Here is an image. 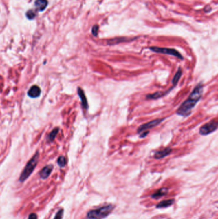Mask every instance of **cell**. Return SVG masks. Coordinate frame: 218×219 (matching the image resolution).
Listing matches in <instances>:
<instances>
[{"label": "cell", "instance_id": "cell-1", "mask_svg": "<svg viewBox=\"0 0 218 219\" xmlns=\"http://www.w3.org/2000/svg\"><path fill=\"white\" fill-rule=\"evenodd\" d=\"M203 91V85L199 83L190 94L188 98L185 101H184L180 107L177 109V114L181 116H188L191 114L192 110L201 98Z\"/></svg>", "mask_w": 218, "mask_h": 219}, {"label": "cell", "instance_id": "cell-2", "mask_svg": "<svg viewBox=\"0 0 218 219\" xmlns=\"http://www.w3.org/2000/svg\"><path fill=\"white\" fill-rule=\"evenodd\" d=\"M39 153L36 152V153L34 154L28 162L27 163L26 167H24L23 172L21 173L19 178V181L21 182H23L26 180V179L29 177L31 175V174L33 172L34 170L35 167L37 165V163L39 162Z\"/></svg>", "mask_w": 218, "mask_h": 219}, {"label": "cell", "instance_id": "cell-3", "mask_svg": "<svg viewBox=\"0 0 218 219\" xmlns=\"http://www.w3.org/2000/svg\"><path fill=\"white\" fill-rule=\"evenodd\" d=\"M113 206L111 205H107L106 206L90 211L88 213L87 217L89 219H102L106 217L111 211L113 210Z\"/></svg>", "mask_w": 218, "mask_h": 219}, {"label": "cell", "instance_id": "cell-4", "mask_svg": "<svg viewBox=\"0 0 218 219\" xmlns=\"http://www.w3.org/2000/svg\"><path fill=\"white\" fill-rule=\"evenodd\" d=\"M150 50H151L153 52L157 53H161V54H168V55L174 56L175 57H177L178 59L180 60H184V57L182 56L179 51H177L175 49L172 48H159V47H150Z\"/></svg>", "mask_w": 218, "mask_h": 219}, {"label": "cell", "instance_id": "cell-5", "mask_svg": "<svg viewBox=\"0 0 218 219\" xmlns=\"http://www.w3.org/2000/svg\"><path fill=\"white\" fill-rule=\"evenodd\" d=\"M217 129V121L216 119L212 120L209 123L204 124L199 129V133L201 135L206 136L213 133Z\"/></svg>", "mask_w": 218, "mask_h": 219}, {"label": "cell", "instance_id": "cell-6", "mask_svg": "<svg viewBox=\"0 0 218 219\" xmlns=\"http://www.w3.org/2000/svg\"><path fill=\"white\" fill-rule=\"evenodd\" d=\"M163 121L164 119H162V118H158V119L153 120L152 121L149 122V123H147L146 124H142V125H141L139 127H138V133H141L143 132H145V131L148 130L149 129L153 128V127H154L156 126L159 125V124Z\"/></svg>", "mask_w": 218, "mask_h": 219}, {"label": "cell", "instance_id": "cell-7", "mask_svg": "<svg viewBox=\"0 0 218 219\" xmlns=\"http://www.w3.org/2000/svg\"><path fill=\"white\" fill-rule=\"evenodd\" d=\"M175 87V86H173L172 87H171L170 89H169L168 90H166V91H159V92H155L153 93L152 94H149L148 96H146V98L149 99H159L160 98V97H163L164 96L166 95V94H168L169 92H170V91L172 90L173 88Z\"/></svg>", "mask_w": 218, "mask_h": 219}, {"label": "cell", "instance_id": "cell-8", "mask_svg": "<svg viewBox=\"0 0 218 219\" xmlns=\"http://www.w3.org/2000/svg\"><path fill=\"white\" fill-rule=\"evenodd\" d=\"M41 89L37 85H33L29 89L28 92V95L32 98H36L41 96Z\"/></svg>", "mask_w": 218, "mask_h": 219}, {"label": "cell", "instance_id": "cell-9", "mask_svg": "<svg viewBox=\"0 0 218 219\" xmlns=\"http://www.w3.org/2000/svg\"><path fill=\"white\" fill-rule=\"evenodd\" d=\"M53 165H48L44 167V168L41 170V172H40L39 174H40V176H41V178L44 179L47 178L51 174L52 170H53Z\"/></svg>", "mask_w": 218, "mask_h": 219}, {"label": "cell", "instance_id": "cell-10", "mask_svg": "<svg viewBox=\"0 0 218 219\" xmlns=\"http://www.w3.org/2000/svg\"><path fill=\"white\" fill-rule=\"evenodd\" d=\"M78 94L79 97H80V99H81L82 106L83 107L84 109L88 110V101H87V97H86L84 91L81 88L78 87Z\"/></svg>", "mask_w": 218, "mask_h": 219}, {"label": "cell", "instance_id": "cell-11", "mask_svg": "<svg viewBox=\"0 0 218 219\" xmlns=\"http://www.w3.org/2000/svg\"><path fill=\"white\" fill-rule=\"evenodd\" d=\"M171 151H172V149H171V148H165L164 149L156 152L154 154V158H156V159H161V158L168 156V155L171 153Z\"/></svg>", "mask_w": 218, "mask_h": 219}, {"label": "cell", "instance_id": "cell-12", "mask_svg": "<svg viewBox=\"0 0 218 219\" xmlns=\"http://www.w3.org/2000/svg\"><path fill=\"white\" fill-rule=\"evenodd\" d=\"M47 0H36L35 6L36 10L39 12L44 11L47 6Z\"/></svg>", "mask_w": 218, "mask_h": 219}, {"label": "cell", "instance_id": "cell-13", "mask_svg": "<svg viewBox=\"0 0 218 219\" xmlns=\"http://www.w3.org/2000/svg\"><path fill=\"white\" fill-rule=\"evenodd\" d=\"M132 41V39H128L125 37H121V38H115L113 39H111L107 41V44L109 45H115L116 44H119L120 42H126V41Z\"/></svg>", "mask_w": 218, "mask_h": 219}, {"label": "cell", "instance_id": "cell-14", "mask_svg": "<svg viewBox=\"0 0 218 219\" xmlns=\"http://www.w3.org/2000/svg\"><path fill=\"white\" fill-rule=\"evenodd\" d=\"M182 69H181V68H179L175 74V75L174 76L173 79L172 80V84L173 86L175 87L177 86V85L178 83V82H179L180 78H181V76H182Z\"/></svg>", "mask_w": 218, "mask_h": 219}, {"label": "cell", "instance_id": "cell-15", "mask_svg": "<svg viewBox=\"0 0 218 219\" xmlns=\"http://www.w3.org/2000/svg\"><path fill=\"white\" fill-rule=\"evenodd\" d=\"M174 202V200L173 199H169L166 200H163L161 202H159L158 205H157V208H166V207H168L171 206V205H173Z\"/></svg>", "mask_w": 218, "mask_h": 219}, {"label": "cell", "instance_id": "cell-16", "mask_svg": "<svg viewBox=\"0 0 218 219\" xmlns=\"http://www.w3.org/2000/svg\"><path fill=\"white\" fill-rule=\"evenodd\" d=\"M168 193V189L166 188H161L160 190H159L157 191H156L155 193L152 195L153 198H159L161 196H163L166 194Z\"/></svg>", "mask_w": 218, "mask_h": 219}, {"label": "cell", "instance_id": "cell-17", "mask_svg": "<svg viewBox=\"0 0 218 219\" xmlns=\"http://www.w3.org/2000/svg\"><path fill=\"white\" fill-rule=\"evenodd\" d=\"M58 132H59V127H55L54 129L52 130V132L50 133V135H49V136H48L49 140L51 142L53 141L54 138H56V136L57 135V134L58 133Z\"/></svg>", "mask_w": 218, "mask_h": 219}, {"label": "cell", "instance_id": "cell-18", "mask_svg": "<svg viewBox=\"0 0 218 219\" xmlns=\"http://www.w3.org/2000/svg\"><path fill=\"white\" fill-rule=\"evenodd\" d=\"M58 164L60 167H64L67 164V160L65 157H64L63 156H60L59 158H58Z\"/></svg>", "mask_w": 218, "mask_h": 219}, {"label": "cell", "instance_id": "cell-19", "mask_svg": "<svg viewBox=\"0 0 218 219\" xmlns=\"http://www.w3.org/2000/svg\"><path fill=\"white\" fill-rule=\"evenodd\" d=\"M35 16H36L35 12L34 11H33V10H28V11L27 12V13H26V16H27L28 18L29 19H34Z\"/></svg>", "mask_w": 218, "mask_h": 219}, {"label": "cell", "instance_id": "cell-20", "mask_svg": "<svg viewBox=\"0 0 218 219\" xmlns=\"http://www.w3.org/2000/svg\"><path fill=\"white\" fill-rule=\"evenodd\" d=\"M98 32H99V26L96 24V25H94L93 27H92L91 33L94 36H97L98 35Z\"/></svg>", "mask_w": 218, "mask_h": 219}, {"label": "cell", "instance_id": "cell-21", "mask_svg": "<svg viewBox=\"0 0 218 219\" xmlns=\"http://www.w3.org/2000/svg\"><path fill=\"white\" fill-rule=\"evenodd\" d=\"M63 214V209H60V210L57 213V214L56 216H55L54 219H62Z\"/></svg>", "mask_w": 218, "mask_h": 219}, {"label": "cell", "instance_id": "cell-22", "mask_svg": "<svg viewBox=\"0 0 218 219\" xmlns=\"http://www.w3.org/2000/svg\"><path fill=\"white\" fill-rule=\"evenodd\" d=\"M204 10L205 12H206V13H208V12H210L211 11L212 8L210 7V5H207L206 7H205L204 8Z\"/></svg>", "mask_w": 218, "mask_h": 219}, {"label": "cell", "instance_id": "cell-23", "mask_svg": "<svg viewBox=\"0 0 218 219\" xmlns=\"http://www.w3.org/2000/svg\"><path fill=\"white\" fill-rule=\"evenodd\" d=\"M149 133V131H147V132H146V131H145V132H142V133H141L140 137H141V138H144V137H145V136H146L147 135H148Z\"/></svg>", "mask_w": 218, "mask_h": 219}, {"label": "cell", "instance_id": "cell-24", "mask_svg": "<svg viewBox=\"0 0 218 219\" xmlns=\"http://www.w3.org/2000/svg\"><path fill=\"white\" fill-rule=\"evenodd\" d=\"M36 218H37V217H36V214L35 213L30 214L28 217V219H36Z\"/></svg>", "mask_w": 218, "mask_h": 219}]
</instances>
